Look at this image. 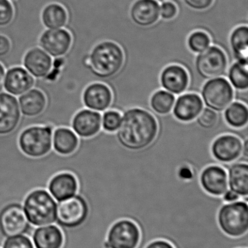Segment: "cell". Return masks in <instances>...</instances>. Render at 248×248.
<instances>
[{
	"instance_id": "6da1fadb",
	"label": "cell",
	"mask_w": 248,
	"mask_h": 248,
	"mask_svg": "<svg viewBox=\"0 0 248 248\" xmlns=\"http://www.w3.org/2000/svg\"><path fill=\"white\" fill-rule=\"evenodd\" d=\"M122 114L120 125L115 131L119 144L131 151H139L151 145L159 131L154 114L138 107L128 109Z\"/></svg>"
},
{
	"instance_id": "7a4b0ae2",
	"label": "cell",
	"mask_w": 248,
	"mask_h": 248,
	"mask_svg": "<svg viewBox=\"0 0 248 248\" xmlns=\"http://www.w3.org/2000/svg\"><path fill=\"white\" fill-rule=\"evenodd\" d=\"M125 52L115 42L105 41L92 49L87 58V65L94 77L107 79L116 76L125 62Z\"/></svg>"
},
{
	"instance_id": "3957f363",
	"label": "cell",
	"mask_w": 248,
	"mask_h": 248,
	"mask_svg": "<svg viewBox=\"0 0 248 248\" xmlns=\"http://www.w3.org/2000/svg\"><path fill=\"white\" fill-rule=\"evenodd\" d=\"M26 218L34 227L55 224L57 216V202L48 189L31 191L23 202Z\"/></svg>"
},
{
	"instance_id": "277c9868",
	"label": "cell",
	"mask_w": 248,
	"mask_h": 248,
	"mask_svg": "<svg viewBox=\"0 0 248 248\" xmlns=\"http://www.w3.org/2000/svg\"><path fill=\"white\" fill-rule=\"evenodd\" d=\"M54 129L51 125H33L23 128L17 140L20 151L34 158L46 155L52 150Z\"/></svg>"
},
{
	"instance_id": "5b68a950",
	"label": "cell",
	"mask_w": 248,
	"mask_h": 248,
	"mask_svg": "<svg viewBox=\"0 0 248 248\" xmlns=\"http://www.w3.org/2000/svg\"><path fill=\"white\" fill-rule=\"evenodd\" d=\"M221 230L230 237H238L248 232V201L240 199L221 205L217 216Z\"/></svg>"
},
{
	"instance_id": "8992f818",
	"label": "cell",
	"mask_w": 248,
	"mask_h": 248,
	"mask_svg": "<svg viewBox=\"0 0 248 248\" xmlns=\"http://www.w3.org/2000/svg\"><path fill=\"white\" fill-rule=\"evenodd\" d=\"M34 227L28 221L23 204L11 202L0 210V248L4 239L13 236L32 237Z\"/></svg>"
},
{
	"instance_id": "52a82bcc",
	"label": "cell",
	"mask_w": 248,
	"mask_h": 248,
	"mask_svg": "<svg viewBox=\"0 0 248 248\" xmlns=\"http://www.w3.org/2000/svg\"><path fill=\"white\" fill-rule=\"evenodd\" d=\"M230 61L226 52L216 46H209L195 58V69L202 81L227 77Z\"/></svg>"
},
{
	"instance_id": "ba28073f",
	"label": "cell",
	"mask_w": 248,
	"mask_h": 248,
	"mask_svg": "<svg viewBox=\"0 0 248 248\" xmlns=\"http://www.w3.org/2000/svg\"><path fill=\"white\" fill-rule=\"evenodd\" d=\"M202 102L208 108L222 113L235 97L234 88L224 77L208 80L200 91Z\"/></svg>"
},
{
	"instance_id": "9c48e42d",
	"label": "cell",
	"mask_w": 248,
	"mask_h": 248,
	"mask_svg": "<svg viewBox=\"0 0 248 248\" xmlns=\"http://www.w3.org/2000/svg\"><path fill=\"white\" fill-rule=\"evenodd\" d=\"M88 212L86 200L80 194H76L71 198L57 202L55 224L60 228H76L85 221Z\"/></svg>"
},
{
	"instance_id": "30bf717a",
	"label": "cell",
	"mask_w": 248,
	"mask_h": 248,
	"mask_svg": "<svg viewBox=\"0 0 248 248\" xmlns=\"http://www.w3.org/2000/svg\"><path fill=\"white\" fill-rule=\"evenodd\" d=\"M141 232L131 220L122 219L112 224L108 232L106 243L109 248H136Z\"/></svg>"
},
{
	"instance_id": "8fae6325",
	"label": "cell",
	"mask_w": 248,
	"mask_h": 248,
	"mask_svg": "<svg viewBox=\"0 0 248 248\" xmlns=\"http://www.w3.org/2000/svg\"><path fill=\"white\" fill-rule=\"evenodd\" d=\"M243 140L232 134H224L217 137L211 144L213 157L221 164L233 163L243 154Z\"/></svg>"
},
{
	"instance_id": "7c38bea8",
	"label": "cell",
	"mask_w": 248,
	"mask_h": 248,
	"mask_svg": "<svg viewBox=\"0 0 248 248\" xmlns=\"http://www.w3.org/2000/svg\"><path fill=\"white\" fill-rule=\"evenodd\" d=\"M39 44L40 47L52 58H61L71 49L72 36L66 29H48L41 35Z\"/></svg>"
},
{
	"instance_id": "4fadbf2b",
	"label": "cell",
	"mask_w": 248,
	"mask_h": 248,
	"mask_svg": "<svg viewBox=\"0 0 248 248\" xmlns=\"http://www.w3.org/2000/svg\"><path fill=\"white\" fill-rule=\"evenodd\" d=\"M21 117L17 97L7 92H0V135L13 132Z\"/></svg>"
},
{
	"instance_id": "5bb4252c",
	"label": "cell",
	"mask_w": 248,
	"mask_h": 248,
	"mask_svg": "<svg viewBox=\"0 0 248 248\" xmlns=\"http://www.w3.org/2000/svg\"><path fill=\"white\" fill-rule=\"evenodd\" d=\"M202 189L213 196L222 197L229 189L228 174L221 165L206 166L199 175Z\"/></svg>"
},
{
	"instance_id": "9a60e30c",
	"label": "cell",
	"mask_w": 248,
	"mask_h": 248,
	"mask_svg": "<svg viewBox=\"0 0 248 248\" xmlns=\"http://www.w3.org/2000/svg\"><path fill=\"white\" fill-rule=\"evenodd\" d=\"M162 88L174 95H180L187 91L190 78L187 70L179 64H170L162 71L160 77Z\"/></svg>"
},
{
	"instance_id": "2e32d148",
	"label": "cell",
	"mask_w": 248,
	"mask_h": 248,
	"mask_svg": "<svg viewBox=\"0 0 248 248\" xmlns=\"http://www.w3.org/2000/svg\"><path fill=\"white\" fill-rule=\"evenodd\" d=\"M113 100V94L109 86L101 82L89 84L83 94V102L85 108L98 112L109 110Z\"/></svg>"
},
{
	"instance_id": "e0dca14e",
	"label": "cell",
	"mask_w": 248,
	"mask_h": 248,
	"mask_svg": "<svg viewBox=\"0 0 248 248\" xmlns=\"http://www.w3.org/2000/svg\"><path fill=\"white\" fill-rule=\"evenodd\" d=\"M35 80L24 67H12L6 70L3 88L9 94L19 97L34 87Z\"/></svg>"
},
{
	"instance_id": "ac0fdd59",
	"label": "cell",
	"mask_w": 248,
	"mask_h": 248,
	"mask_svg": "<svg viewBox=\"0 0 248 248\" xmlns=\"http://www.w3.org/2000/svg\"><path fill=\"white\" fill-rule=\"evenodd\" d=\"M203 108L204 103L199 94L186 93L180 94L176 100L172 113L179 122L188 123L195 121Z\"/></svg>"
},
{
	"instance_id": "d6986e66",
	"label": "cell",
	"mask_w": 248,
	"mask_h": 248,
	"mask_svg": "<svg viewBox=\"0 0 248 248\" xmlns=\"http://www.w3.org/2000/svg\"><path fill=\"white\" fill-rule=\"evenodd\" d=\"M22 66L35 78L41 79L48 77L50 73L53 66V59L42 48L34 46L25 53Z\"/></svg>"
},
{
	"instance_id": "ffe728a7",
	"label": "cell",
	"mask_w": 248,
	"mask_h": 248,
	"mask_svg": "<svg viewBox=\"0 0 248 248\" xmlns=\"http://www.w3.org/2000/svg\"><path fill=\"white\" fill-rule=\"evenodd\" d=\"M102 115L88 108L79 110L71 120V129L79 137L90 138L102 129Z\"/></svg>"
},
{
	"instance_id": "44dd1931",
	"label": "cell",
	"mask_w": 248,
	"mask_h": 248,
	"mask_svg": "<svg viewBox=\"0 0 248 248\" xmlns=\"http://www.w3.org/2000/svg\"><path fill=\"white\" fill-rule=\"evenodd\" d=\"M48 191L57 202L71 198L78 192L77 178L68 172L57 173L50 180Z\"/></svg>"
},
{
	"instance_id": "7402d4cb",
	"label": "cell",
	"mask_w": 248,
	"mask_h": 248,
	"mask_svg": "<svg viewBox=\"0 0 248 248\" xmlns=\"http://www.w3.org/2000/svg\"><path fill=\"white\" fill-rule=\"evenodd\" d=\"M17 101L22 116L29 118L42 114L48 103L45 93L36 87L19 96Z\"/></svg>"
},
{
	"instance_id": "603a6c76",
	"label": "cell",
	"mask_w": 248,
	"mask_h": 248,
	"mask_svg": "<svg viewBox=\"0 0 248 248\" xmlns=\"http://www.w3.org/2000/svg\"><path fill=\"white\" fill-rule=\"evenodd\" d=\"M31 237L35 248H61L64 242L61 228L53 224L36 227Z\"/></svg>"
},
{
	"instance_id": "cb8c5ba5",
	"label": "cell",
	"mask_w": 248,
	"mask_h": 248,
	"mask_svg": "<svg viewBox=\"0 0 248 248\" xmlns=\"http://www.w3.org/2000/svg\"><path fill=\"white\" fill-rule=\"evenodd\" d=\"M131 14L133 21L139 26H151L160 17V6L156 0H138L132 5Z\"/></svg>"
},
{
	"instance_id": "d4e9b609",
	"label": "cell",
	"mask_w": 248,
	"mask_h": 248,
	"mask_svg": "<svg viewBox=\"0 0 248 248\" xmlns=\"http://www.w3.org/2000/svg\"><path fill=\"white\" fill-rule=\"evenodd\" d=\"M229 189L248 201V165L245 162L233 163L228 168Z\"/></svg>"
},
{
	"instance_id": "484cf974",
	"label": "cell",
	"mask_w": 248,
	"mask_h": 248,
	"mask_svg": "<svg viewBox=\"0 0 248 248\" xmlns=\"http://www.w3.org/2000/svg\"><path fill=\"white\" fill-rule=\"evenodd\" d=\"M79 145V137L71 128L58 127L52 134V150L63 155L74 153Z\"/></svg>"
},
{
	"instance_id": "4316f807",
	"label": "cell",
	"mask_w": 248,
	"mask_h": 248,
	"mask_svg": "<svg viewBox=\"0 0 248 248\" xmlns=\"http://www.w3.org/2000/svg\"><path fill=\"white\" fill-rule=\"evenodd\" d=\"M234 61L248 62V28L246 26L237 27L230 37Z\"/></svg>"
},
{
	"instance_id": "83f0119b",
	"label": "cell",
	"mask_w": 248,
	"mask_h": 248,
	"mask_svg": "<svg viewBox=\"0 0 248 248\" xmlns=\"http://www.w3.org/2000/svg\"><path fill=\"white\" fill-rule=\"evenodd\" d=\"M223 116L226 123L231 128L240 129L248 125V109L242 102L231 103L226 108Z\"/></svg>"
},
{
	"instance_id": "f1b7e54d",
	"label": "cell",
	"mask_w": 248,
	"mask_h": 248,
	"mask_svg": "<svg viewBox=\"0 0 248 248\" xmlns=\"http://www.w3.org/2000/svg\"><path fill=\"white\" fill-rule=\"evenodd\" d=\"M66 10L58 4H48L45 7L42 14V20L45 27L49 29L64 27L67 22Z\"/></svg>"
},
{
	"instance_id": "f546056e",
	"label": "cell",
	"mask_w": 248,
	"mask_h": 248,
	"mask_svg": "<svg viewBox=\"0 0 248 248\" xmlns=\"http://www.w3.org/2000/svg\"><path fill=\"white\" fill-rule=\"evenodd\" d=\"M248 62L237 61L229 67L227 77L233 88L237 91H248Z\"/></svg>"
},
{
	"instance_id": "4dcf8cb0",
	"label": "cell",
	"mask_w": 248,
	"mask_h": 248,
	"mask_svg": "<svg viewBox=\"0 0 248 248\" xmlns=\"http://www.w3.org/2000/svg\"><path fill=\"white\" fill-rule=\"evenodd\" d=\"M176 100V95L160 89L151 95L149 102L150 107L157 114H168L171 113Z\"/></svg>"
},
{
	"instance_id": "1f68e13d",
	"label": "cell",
	"mask_w": 248,
	"mask_h": 248,
	"mask_svg": "<svg viewBox=\"0 0 248 248\" xmlns=\"http://www.w3.org/2000/svg\"><path fill=\"white\" fill-rule=\"evenodd\" d=\"M211 39L209 35L204 31H198L194 32L188 38L187 45L191 52L199 53L209 47Z\"/></svg>"
},
{
	"instance_id": "d6a6232c",
	"label": "cell",
	"mask_w": 248,
	"mask_h": 248,
	"mask_svg": "<svg viewBox=\"0 0 248 248\" xmlns=\"http://www.w3.org/2000/svg\"><path fill=\"white\" fill-rule=\"evenodd\" d=\"M219 117L220 113L206 107L202 109L200 114L195 119V122L204 129H212L218 124Z\"/></svg>"
},
{
	"instance_id": "836d02e7",
	"label": "cell",
	"mask_w": 248,
	"mask_h": 248,
	"mask_svg": "<svg viewBox=\"0 0 248 248\" xmlns=\"http://www.w3.org/2000/svg\"><path fill=\"white\" fill-rule=\"evenodd\" d=\"M122 113L117 110H107L104 111L101 119L103 130L107 132L114 133L120 125Z\"/></svg>"
},
{
	"instance_id": "e575fe53",
	"label": "cell",
	"mask_w": 248,
	"mask_h": 248,
	"mask_svg": "<svg viewBox=\"0 0 248 248\" xmlns=\"http://www.w3.org/2000/svg\"><path fill=\"white\" fill-rule=\"evenodd\" d=\"M1 248H35L32 239L29 236H13L4 239Z\"/></svg>"
},
{
	"instance_id": "d590c367",
	"label": "cell",
	"mask_w": 248,
	"mask_h": 248,
	"mask_svg": "<svg viewBox=\"0 0 248 248\" xmlns=\"http://www.w3.org/2000/svg\"><path fill=\"white\" fill-rule=\"evenodd\" d=\"M14 17V9L9 0H0V26H7Z\"/></svg>"
},
{
	"instance_id": "8d00e7d4",
	"label": "cell",
	"mask_w": 248,
	"mask_h": 248,
	"mask_svg": "<svg viewBox=\"0 0 248 248\" xmlns=\"http://www.w3.org/2000/svg\"><path fill=\"white\" fill-rule=\"evenodd\" d=\"M177 7L170 1L163 3V5L160 7V14L163 18L166 20L173 19L177 15Z\"/></svg>"
},
{
	"instance_id": "74e56055",
	"label": "cell",
	"mask_w": 248,
	"mask_h": 248,
	"mask_svg": "<svg viewBox=\"0 0 248 248\" xmlns=\"http://www.w3.org/2000/svg\"><path fill=\"white\" fill-rule=\"evenodd\" d=\"M214 0H185L186 4L196 10H205L214 3Z\"/></svg>"
},
{
	"instance_id": "f35d334b",
	"label": "cell",
	"mask_w": 248,
	"mask_h": 248,
	"mask_svg": "<svg viewBox=\"0 0 248 248\" xmlns=\"http://www.w3.org/2000/svg\"><path fill=\"white\" fill-rule=\"evenodd\" d=\"M12 45L10 39L4 35H0V58L7 56L11 52Z\"/></svg>"
},
{
	"instance_id": "ab89813d",
	"label": "cell",
	"mask_w": 248,
	"mask_h": 248,
	"mask_svg": "<svg viewBox=\"0 0 248 248\" xmlns=\"http://www.w3.org/2000/svg\"><path fill=\"white\" fill-rule=\"evenodd\" d=\"M145 248H175L173 245L164 240H156L147 245Z\"/></svg>"
},
{
	"instance_id": "60d3db41",
	"label": "cell",
	"mask_w": 248,
	"mask_h": 248,
	"mask_svg": "<svg viewBox=\"0 0 248 248\" xmlns=\"http://www.w3.org/2000/svg\"><path fill=\"white\" fill-rule=\"evenodd\" d=\"M222 199L224 202L227 203V202H234V201H239V200L242 199V198L237 194H236L235 192L229 189L223 195Z\"/></svg>"
},
{
	"instance_id": "b9f144b4",
	"label": "cell",
	"mask_w": 248,
	"mask_h": 248,
	"mask_svg": "<svg viewBox=\"0 0 248 248\" xmlns=\"http://www.w3.org/2000/svg\"><path fill=\"white\" fill-rule=\"evenodd\" d=\"M243 160H245L246 163H248V138L243 140Z\"/></svg>"
},
{
	"instance_id": "7bdbcfd3",
	"label": "cell",
	"mask_w": 248,
	"mask_h": 248,
	"mask_svg": "<svg viewBox=\"0 0 248 248\" xmlns=\"http://www.w3.org/2000/svg\"><path fill=\"white\" fill-rule=\"evenodd\" d=\"M6 69L4 65L0 62V92L3 90V81H4V75H5Z\"/></svg>"
},
{
	"instance_id": "ee69618b",
	"label": "cell",
	"mask_w": 248,
	"mask_h": 248,
	"mask_svg": "<svg viewBox=\"0 0 248 248\" xmlns=\"http://www.w3.org/2000/svg\"></svg>"
}]
</instances>
